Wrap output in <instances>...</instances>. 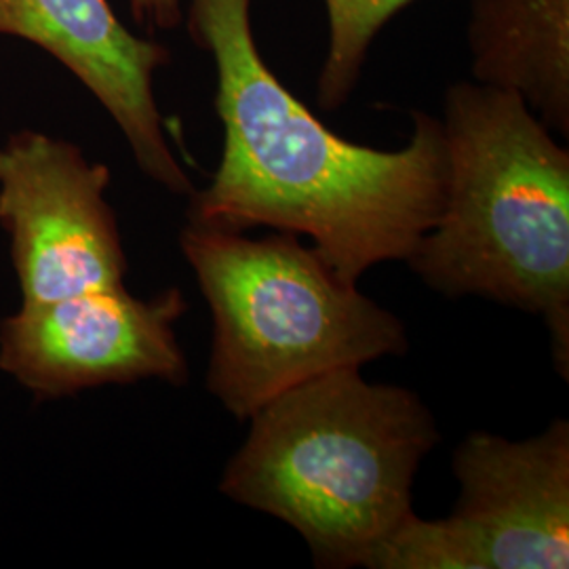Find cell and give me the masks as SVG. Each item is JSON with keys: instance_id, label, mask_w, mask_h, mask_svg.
Returning a JSON list of instances; mask_svg holds the SVG:
<instances>
[{"instance_id": "1", "label": "cell", "mask_w": 569, "mask_h": 569, "mask_svg": "<svg viewBox=\"0 0 569 569\" xmlns=\"http://www.w3.org/2000/svg\"><path fill=\"white\" fill-rule=\"evenodd\" d=\"M253 0H188L190 39L216 63L224 148L211 182L192 190L188 222L244 232L268 226L308 237L352 284L382 262H407L448 194L441 119L413 112L399 150L333 133L266 63Z\"/></svg>"}, {"instance_id": "2", "label": "cell", "mask_w": 569, "mask_h": 569, "mask_svg": "<svg viewBox=\"0 0 569 569\" xmlns=\"http://www.w3.org/2000/svg\"><path fill=\"white\" fill-rule=\"evenodd\" d=\"M220 491L305 538L317 568H366L413 512L418 468L439 443L425 401L359 367L289 388L249 416Z\"/></svg>"}, {"instance_id": "3", "label": "cell", "mask_w": 569, "mask_h": 569, "mask_svg": "<svg viewBox=\"0 0 569 569\" xmlns=\"http://www.w3.org/2000/svg\"><path fill=\"white\" fill-rule=\"evenodd\" d=\"M448 194L407 264L448 296L536 315L569 378V150L517 93L481 82L443 96Z\"/></svg>"}, {"instance_id": "4", "label": "cell", "mask_w": 569, "mask_h": 569, "mask_svg": "<svg viewBox=\"0 0 569 569\" xmlns=\"http://www.w3.org/2000/svg\"><path fill=\"white\" fill-rule=\"evenodd\" d=\"M180 244L213 317L204 385L239 420L306 380L409 348L406 323L298 234L188 222Z\"/></svg>"}, {"instance_id": "5", "label": "cell", "mask_w": 569, "mask_h": 569, "mask_svg": "<svg viewBox=\"0 0 569 569\" xmlns=\"http://www.w3.org/2000/svg\"><path fill=\"white\" fill-rule=\"evenodd\" d=\"M460 496L446 519L411 512L367 569H566L569 422L509 441L472 432L453 453Z\"/></svg>"}, {"instance_id": "6", "label": "cell", "mask_w": 569, "mask_h": 569, "mask_svg": "<svg viewBox=\"0 0 569 569\" xmlns=\"http://www.w3.org/2000/svg\"><path fill=\"white\" fill-rule=\"evenodd\" d=\"M110 169L74 143L20 131L0 146V224L21 305L124 284L127 256L106 199Z\"/></svg>"}, {"instance_id": "7", "label": "cell", "mask_w": 569, "mask_h": 569, "mask_svg": "<svg viewBox=\"0 0 569 569\" xmlns=\"http://www.w3.org/2000/svg\"><path fill=\"white\" fill-rule=\"evenodd\" d=\"M183 312L180 289L142 300L124 284L21 305L0 323V371L42 399L140 380L180 387L188 380L176 333Z\"/></svg>"}, {"instance_id": "8", "label": "cell", "mask_w": 569, "mask_h": 569, "mask_svg": "<svg viewBox=\"0 0 569 569\" xmlns=\"http://www.w3.org/2000/svg\"><path fill=\"white\" fill-rule=\"evenodd\" d=\"M0 37L39 44L102 103L152 182L194 188L164 136L154 74L171 61L159 41L133 34L108 0H0Z\"/></svg>"}, {"instance_id": "9", "label": "cell", "mask_w": 569, "mask_h": 569, "mask_svg": "<svg viewBox=\"0 0 569 569\" xmlns=\"http://www.w3.org/2000/svg\"><path fill=\"white\" fill-rule=\"evenodd\" d=\"M475 81L517 93L557 136H569V0H470Z\"/></svg>"}, {"instance_id": "10", "label": "cell", "mask_w": 569, "mask_h": 569, "mask_svg": "<svg viewBox=\"0 0 569 569\" xmlns=\"http://www.w3.org/2000/svg\"><path fill=\"white\" fill-rule=\"evenodd\" d=\"M327 53L317 82V102L326 110L342 108L361 81L367 56L388 21L413 0H323Z\"/></svg>"}, {"instance_id": "11", "label": "cell", "mask_w": 569, "mask_h": 569, "mask_svg": "<svg viewBox=\"0 0 569 569\" xmlns=\"http://www.w3.org/2000/svg\"><path fill=\"white\" fill-rule=\"evenodd\" d=\"M186 0H129L133 20L152 30H173L183 21Z\"/></svg>"}]
</instances>
